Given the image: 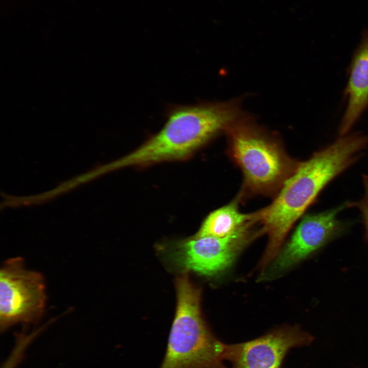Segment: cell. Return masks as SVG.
<instances>
[{
    "instance_id": "3",
    "label": "cell",
    "mask_w": 368,
    "mask_h": 368,
    "mask_svg": "<svg viewBox=\"0 0 368 368\" xmlns=\"http://www.w3.org/2000/svg\"><path fill=\"white\" fill-rule=\"evenodd\" d=\"M229 155L242 171V193L278 192L300 162L291 158L278 139L244 114L225 131Z\"/></svg>"
},
{
    "instance_id": "1",
    "label": "cell",
    "mask_w": 368,
    "mask_h": 368,
    "mask_svg": "<svg viewBox=\"0 0 368 368\" xmlns=\"http://www.w3.org/2000/svg\"><path fill=\"white\" fill-rule=\"evenodd\" d=\"M367 146L368 134H347L300 162L273 202L258 211L262 233L268 237L260 268H265L275 258L289 229L323 189L356 163Z\"/></svg>"
},
{
    "instance_id": "5",
    "label": "cell",
    "mask_w": 368,
    "mask_h": 368,
    "mask_svg": "<svg viewBox=\"0 0 368 368\" xmlns=\"http://www.w3.org/2000/svg\"><path fill=\"white\" fill-rule=\"evenodd\" d=\"M0 327L38 322L44 314L46 285L43 275L28 269L20 257L6 260L0 269Z\"/></svg>"
},
{
    "instance_id": "11",
    "label": "cell",
    "mask_w": 368,
    "mask_h": 368,
    "mask_svg": "<svg viewBox=\"0 0 368 368\" xmlns=\"http://www.w3.org/2000/svg\"><path fill=\"white\" fill-rule=\"evenodd\" d=\"M362 181L364 186V194L362 198L358 202H354V207L357 208L360 211L365 234L368 240V175L362 176Z\"/></svg>"
},
{
    "instance_id": "9",
    "label": "cell",
    "mask_w": 368,
    "mask_h": 368,
    "mask_svg": "<svg viewBox=\"0 0 368 368\" xmlns=\"http://www.w3.org/2000/svg\"><path fill=\"white\" fill-rule=\"evenodd\" d=\"M343 92L347 105L338 129L339 136L349 133L368 109V30L364 29L348 69Z\"/></svg>"
},
{
    "instance_id": "8",
    "label": "cell",
    "mask_w": 368,
    "mask_h": 368,
    "mask_svg": "<svg viewBox=\"0 0 368 368\" xmlns=\"http://www.w3.org/2000/svg\"><path fill=\"white\" fill-rule=\"evenodd\" d=\"M313 340L298 327H282L248 341L226 344L224 359L231 363V368H281L290 349Z\"/></svg>"
},
{
    "instance_id": "4",
    "label": "cell",
    "mask_w": 368,
    "mask_h": 368,
    "mask_svg": "<svg viewBox=\"0 0 368 368\" xmlns=\"http://www.w3.org/2000/svg\"><path fill=\"white\" fill-rule=\"evenodd\" d=\"M177 306L159 368H226V344L216 338L200 311V290L186 273L176 279Z\"/></svg>"
},
{
    "instance_id": "10",
    "label": "cell",
    "mask_w": 368,
    "mask_h": 368,
    "mask_svg": "<svg viewBox=\"0 0 368 368\" xmlns=\"http://www.w3.org/2000/svg\"><path fill=\"white\" fill-rule=\"evenodd\" d=\"M238 200V197L228 204L210 213L193 237L222 238L236 232L252 220L258 221V212L248 214L240 212Z\"/></svg>"
},
{
    "instance_id": "6",
    "label": "cell",
    "mask_w": 368,
    "mask_h": 368,
    "mask_svg": "<svg viewBox=\"0 0 368 368\" xmlns=\"http://www.w3.org/2000/svg\"><path fill=\"white\" fill-rule=\"evenodd\" d=\"M252 220L236 232L222 238H191L177 246L176 259L184 268L201 274L213 275L228 268L239 252L254 238L262 235L253 231Z\"/></svg>"
},
{
    "instance_id": "2",
    "label": "cell",
    "mask_w": 368,
    "mask_h": 368,
    "mask_svg": "<svg viewBox=\"0 0 368 368\" xmlns=\"http://www.w3.org/2000/svg\"><path fill=\"white\" fill-rule=\"evenodd\" d=\"M243 114L237 99L172 106L159 131L105 168L108 171L185 160Z\"/></svg>"
},
{
    "instance_id": "7",
    "label": "cell",
    "mask_w": 368,
    "mask_h": 368,
    "mask_svg": "<svg viewBox=\"0 0 368 368\" xmlns=\"http://www.w3.org/2000/svg\"><path fill=\"white\" fill-rule=\"evenodd\" d=\"M350 208L353 202L347 201L334 209L304 216L289 241L273 259L267 275L277 274L298 264L339 237L346 225L337 216Z\"/></svg>"
}]
</instances>
